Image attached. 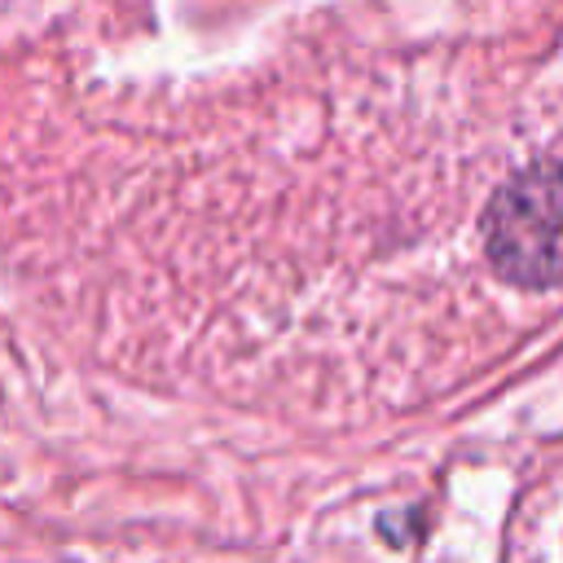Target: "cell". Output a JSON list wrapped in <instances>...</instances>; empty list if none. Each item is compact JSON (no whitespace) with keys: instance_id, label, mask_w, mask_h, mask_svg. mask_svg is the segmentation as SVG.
Masks as SVG:
<instances>
[{"instance_id":"cell-1","label":"cell","mask_w":563,"mask_h":563,"mask_svg":"<svg viewBox=\"0 0 563 563\" xmlns=\"http://www.w3.org/2000/svg\"><path fill=\"white\" fill-rule=\"evenodd\" d=\"M484 246L493 268L519 286L563 282V163L528 167L493 194Z\"/></svg>"}]
</instances>
